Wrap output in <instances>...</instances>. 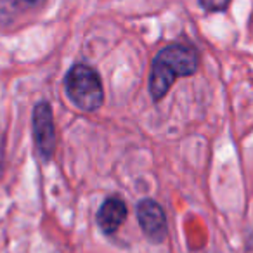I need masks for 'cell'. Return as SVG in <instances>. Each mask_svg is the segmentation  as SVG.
Returning <instances> with one entry per match:
<instances>
[{
  "instance_id": "cell-7",
  "label": "cell",
  "mask_w": 253,
  "mask_h": 253,
  "mask_svg": "<svg viewBox=\"0 0 253 253\" xmlns=\"http://www.w3.org/2000/svg\"><path fill=\"white\" fill-rule=\"evenodd\" d=\"M21 2H25V4H28V5H32V7H37V5L43 4L45 0H21Z\"/></svg>"
},
{
  "instance_id": "cell-2",
  "label": "cell",
  "mask_w": 253,
  "mask_h": 253,
  "mask_svg": "<svg viewBox=\"0 0 253 253\" xmlns=\"http://www.w3.org/2000/svg\"><path fill=\"white\" fill-rule=\"evenodd\" d=\"M64 88L70 101L82 111H95L104 101V90L97 71L85 64H77L68 71Z\"/></svg>"
},
{
  "instance_id": "cell-1",
  "label": "cell",
  "mask_w": 253,
  "mask_h": 253,
  "mask_svg": "<svg viewBox=\"0 0 253 253\" xmlns=\"http://www.w3.org/2000/svg\"><path fill=\"white\" fill-rule=\"evenodd\" d=\"M200 57L194 47L187 43H170L162 49L153 59L149 73V92L155 101L165 97L173 82L180 77L196 73Z\"/></svg>"
},
{
  "instance_id": "cell-6",
  "label": "cell",
  "mask_w": 253,
  "mask_h": 253,
  "mask_svg": "<svg viewBox=\"0 0 253 253\" xmlns=\"http://www.w3.org/2000/svg\"><path fill=\"white\" fill-rule=\"evenodd\" d=\"M231 0H200V5L208 12H222L229 7Z\"/></svg>"
},
{
  "instance_id": "cell-4",
  "label": "cell",
  "mask_w": 253,
  "mask_h": 253,
  "mask_svg": "<svg viewBox=\"0 0 253 253\" xmlns=\"http://www.w3.org/2000/svg\"><path fill=\"white\" fill-rule=\"evenodd\" d=\"M137 220L149 241H165L167 234H169V224H167L165 211L155 200L146 198L137 205Z\"/></svg>"
},
{
  "instance_id": "cell-3",
  "label": "cell",
  "mask_w": 253,
  "mask_h": 253,
  "mask_svg": "<svg viewBox=\"0 0 253 253\" xmlns=\"http://www.w3.org/2000/svg\"><path fill=\"white\" fill-rule=\"evenodd\" d=\"M32 126H33V139H35L37 149H39L40 156L45 162H49L54 156V151H56L57 139H56V126H54L52 108H50V104L47 101H42L35 106Z\"/></svg>"
},
{
  "instance_id": "cell-5",
  "label": "cell",
  "mask_w": 253,
  "mask_h": 253,
  "mask_svg": "<svg viewBox=\"0 0 253 253\" xmlns=\"http://www.w3.org/2000/svg\"><path fill=\"white\" fill-rule=\"evenodd\" d=\"M126 205L122 198L111 196L101 205L97 211V224L104 234L116 232L126 218Z\"/></svg>"
}]
</instances>
